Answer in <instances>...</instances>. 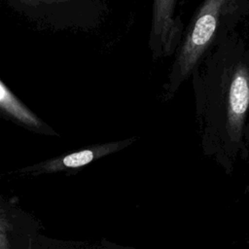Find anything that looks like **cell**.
<instances>
[{"label":"cell","mask_w":249,"mask_h":249,"mask_svg":"<svg viewBox=\"0 0 249 249\" xmlns=\"http://www.w3.org/2000/svg\"><path fill=\"white\" fill-rule=\"evenodd\" d=\"M249 13V0H203L190 20L175 60V79L194 68L206 50Z\"/></svg>","instance_id":"cell-1"},{"label":"cell","mask_w":249,"mask_h":249,"mask_svg":"<svg viewBox=\"0 0 249 249\" xmlns=\"http://www.w3.org/2000/svg\"><path fill=\"white\" fill-rule=\"evenodd\" d=\"M16 13L53 27H90L105 10L103 0H7Z\"/></svg>","instance_id":"cell-2"},{"label":"cell","mask_w":249,"mask_h":249,"mask_svg":"<svg viewBox=\"0 0 249 249\" xmlns=\"http://www.w3.org/2000/svg\"><path fill=\"white\" fill-rule=\"evenodd\" d=\"M178 0H153L151 18V48L156 53L169 52L180 41L183 23L177 15Z\"/></svg>","instance_id":"cell-3"},{"label":"cell","mask_w":249,"mask_h":249,"mask_svg":"<svg viewBox=\"0 0 249 249\" xmlns=\"http://www.w3.org/2000/svg\"><path fill=\"white\" fill-rule=\"evenodd\" d=\"M35 233L30 217L0 196V249L27 247Z\"/></svg>","instance_id":"cell-4"},{"label":"cell","mask_w":249,"mask_h":249,"mask_svg":"<svg viewBox=\"0 0 249 249\" xmlns=\"http://www.w3.org/2000/svg\"><path fill=\"white\" fill-rule=\"evenodd\" d=\"M248 106L249 76L244 68H239L232 76L229 90L228 124L231 132H239Z\"/></svg>","instance_id":"cell-5"},{"label":"cell","mask_w":249,"mask_h":249,"mask_svg":"<svg viewBox=\"0 0 249 249\" xmlns=\"http://www.w3.org/2000/svg\"><path fill=\"white\" fill-rule=\"evenodd\" d=\"M0 116L30 129H45V124L29 110L0 80Z\"/></svg>","instance_id":"cell-6"},{"label":"cell","mask_w":249,"mask_h":249,"mask_svg":"<svg viewBox=\"0 0 249 249\" xmlns=\"http://www.w3.org/2000/svg\"><path fill=\"white\" fill-rule=\"evenodd\" d=\"M128 144V141L109 143L93 147L91 149H85L79 152L68 154L63 158L53 160L43 164L41 169L44 171H58L65 168H77L86 165L97 158L122 149L123 146Z\"/></svg>","instance_id":"cell-7"}]
</instances>
